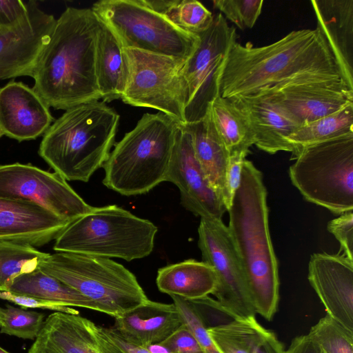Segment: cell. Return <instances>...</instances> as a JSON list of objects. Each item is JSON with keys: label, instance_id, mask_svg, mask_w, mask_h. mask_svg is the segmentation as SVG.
I'll return each instance as SVG.
<instances>
[{"label": "cell", "instance_id": "6da1fadb", "mask_svg": "<svg viewBox=\"0 0 353 353\" xmlns=\"http://www.w3.org/2000/svg\"><path fill=\"white\" fill-rule=\"evenodd\" d=\"M339 79L338 65L322 33L317 28L303 29L261 47L233 42L219 70L217 88L219 95L231 99L290 81Z\"/></svg>", "mask_w": 353, "mask_h": 353}, {"label": "cell", "instance_id": "7a4b0ae2", "mask_svg": "<svg viewBox=\"0 0 353 353\" xmlns=\"http://www.w3.org/2000/svg\"><path fill=\"white\" fill-rule=\"evenodd\" d=\"M101 21L91 8H67L56 20L32 77L49 107L67 110L101 99L96 48Z\"/></svg>", "mask_w": 353, "mask_h": 353}, {"label": "cell", "instance_id": "3957f363", "mask_svg": "<svg viewBox=\"0 0 353 353\" xmlns=\"http://www.w3.org/2000/svg\"><path fill=\"white\" fill-rule=\"evenodd\" d=\"M228 212V228L253 307L256 314L271 321L279 301L278 261L270 234L263 174L250 161H243L241 183Z\"/></svg>", "mask_w": 353, "mask_h": 353}, {"label": "cell", "instance_id": "277c9868", "mask_svg": "<svg viewBox=\"0 0 353 353\" xmlns=\"http://www.w3.org/2000/svg\"><path fill=\"white\" fill-rule=\"evenodd\" d=\"M119 118L99 100L70 108L43 134L39 154L66 181L88 182L108 158Z\"/></svg>", "mask_w": 353, "mask_h": 353}, {"label": "cell", "instance_id": "5b68a950", "mask_svg": "<svg viewBox=\"0 0 353 353\" xmlns=\"http://www.w3.org/2000/svg\"><path fill=\"white\" fill-rule=\"evenodd\" d=\"M179 125L161 112L144 114L110 152L103 167V185L134 196L165 181Z\"/></svg>", "mask_w": 353, "mask_h": 353}, {"label": "cell", "instance_id": "8992f818", "mask_svg": "<svg viewBox=\"0 0 353 353\" xmlns=\"http://www.w3.org/2000/svg\"><path fill=\"white\" fill-rule=\"evenodd\" d=\"M157 232L150 221L116 205L92 207L64 229L53 249L131 261L151 254Z\"/></svg>", "mask_w": 353, "mask_h": 353}, {"label": "cell", "instance_id": "52a82bcc", "mask_svg": "<svg viewBox=\"0 0 353 353\" xmlns=\"http://www.w3.org/2000/svg\"><path fill=\"white\" fill-rule=\"evenodd\" d=\"M38 268L94 301L114 318L148 298L136 276L111 259L68 252L48 254Z\"/></svg>", "mask_w": 353, "mask_h": 353}, {"label": "cell", "instance_id": "ba28073f", "mask_svg": "<svg viewBox=\"0 0 353 353\" xmlns=\"http://www.w3.org/2000/svg\"><path fill=\"white\" fill-rule=\"evenodd\" d=\"M289 168L307 201L335 214L353 210V133L303 148Z\"/></svg>", "mask_w": 353, "mask_h": 353}, {"label": "cell", "instance_id": "9c48e42d", "mask_svg": "<svg viewBox=\"0 0 353 353\" xmlns=\"http://www.w3.org/2000/svg\"><path fill=\"white\" fill-rule=\"evenodd\" d=\"M91 9L125 48L186 61L199 43L198 35L176 27L143 0H102Z\"/></svg>", "mask_w": 353, "mask_h": 353}, {"label": "cell", "instance_id": "30bf717a", "mask_svg": "<svg viewBox=\"0 0 353 353\" xmlns=\"http://www.w3.org/2000/svg\"><path fill=\"white\" fill-rule=\"evenodd\" d=\"M123 52L127 70L123 102L157 110L185 125V61L134 48H123Z\"/></svg>", "mask_w": 353, "mask_h": 353}, {"label": "cell", "instance_id": "8fae6325", "mask_svg": "<svg viewBox=\"0 0 353 353\" xmlns=\"http://www.w3.org/2000/svg\"><path fill=\"white\" fill-rule=\"evenodd\" d=\"M198 234L203 261L217 276L212 293L216 301L235 319L255 316L244 270L228 226L222 219L201 218Z\"/></svg>", "mask_w": 353, "mask_h": 353}, {"label": "cell", "instance_id": "7c38bea8", "mask_svg": "<svg viewBox=\"0 0 353 353\" xmlns=\"http://www.w3.org/2000/svg\"><path fill=\"white\" fill-rule=\"evenodd\" d=\"M199 45L185 61L183 73L188 86L185 124L202 119L210 103L217 96V77L231 44L236 41V28L220 12L210 28L197 34Z\"/></svg>", "mask_w": 353, "mask_h": 353}, {"label": "cell", "instance_id": "4fadbf2b", "mask_svg": "<svg viewBox=\"0 0 353 353\" xmlns=\"http://www.w3.org/2000/svg\"><path fill=\"white\" fill-rule=\"evenodd\" d=\"M0 198L32 202L70 223L92 207L57 173L19 163L0 165Z\"/></svg>", "mask_w": 353, "mask_h": 353}, {"label": "cell", "instance_id": "5bb4252c", "mask_svg": "<svg viewBox=\"0 0 353 353\" xmlns=\"http://www.w3.org/2000/svg\"><path fill=\"white\" fill-rule=\"evenodd\" d=\"M303 125L353 104V89L342 79L290 81L262 90Z\"/></svg>", "mask_w": 353, "mask_h": 353}, {"label": "cell", "instance_id": "9a60e30c", "mask_svg": "<svg viewBox=\"0 0 353 353\" xmlns=\"http://www.w3.org/2000/svg\"><path fill=\"white\" fill-rule=\"evenodd\" d=\"M26 17L17 26L0 30V79L32 77L56 23L53 15L29 1Z\"/></svg>", "mask_w": 353, "mask_h": 353}, {"label": "cell", "instance_id": "2e32d148", "mask_svg": "<svg viewBox=\"0 0 353 353\" xmlns=\"http://www.w3.org/2000/svg\"><path fill=\"white\" fill-rule=\"evenodd\" d=\"M165 181L179 188L181 205L196 216L222 219L227 211L195 158L191 136L184 125L179 124L176 130Z\"/></svg>", "mask_w": 353, "mask_h": 353}, {"label": "cell", "instance_id": "e0dca14e", "mask_svg": "<svg viewBox=\"0 0 353 353\" xmlns=\"http://www.w3.org/2000/svg\"><path fill=\"white\" fill-rule=\"evenodd\" d=\"M28 353H125L79 314L54 312L44 321Z\"/></svg>", "mask_w": 353, "mask_h": 353}, {"label": "cell", "instance_id": "ac0fdd59", "mask_svg": "<svg viewBox=\"0 0 353 353\" xmlns=\"http://www.w3.org/2000/svg\"><path fill=\"white\" fill-rule=\"evenodd\" d=\"M308 281L327 314L353 332V261L343 254L314 253Z\"/></svg>", "mask_w": 353, "mask_h": 353}, {"label": "cell", "instance_id": "d6986e66", "mask_svg": "<svg viewBox=\"0 0 353 353\" xmlns=\"http://www.w3.org/2000/svg\"><path fill=\"white\" fill-rule=\"evenodd\" d=\"M50 107L22 82L0 88V128L3 135L19 141L44 134L53 123Z\"/></svg>", "mask_w": 353, "mask_h": 353}, {"label": "cell", "instance_id": "ffe728a7", "mask_svg": "<svg viewBox=\"0 0 353 353\" xmlns=\"http://www.w3.org/2000/svg\"><path fill=\"white\" fill-rule=\"evenodd\" d=\"M70 223L32 202L0 198V241L41 246L55 240Z\"/></svg>", "mask_w": 353, "mask_h": 353}, {"label": "cell", "instance_id": "44dd1931", "mask_svg": "<svg viewBox=\"0 0 353 353\" xmlns=\"http://www.w3.org/2000/svg\"><path fill=\"white\" fill-rule=\"evenodd\" d=\"M230 99L246 115L259 149L271 154L292 153L286 139L300 125L283 108L263 92Z\"/></svg>", "mask_w": 353, "mask_h": 353}, {"label": "cell", "instance_id": "7402d4cb", "mask_svg": "<svg viewBox=\"0 0 353 353\" xmlns=\"http://www.w3.org/2000/svg\"><path fill=\"white\" fill-rule=\"evenodd\" d=\"M322 33L333 54L340 74L353 89V0L311 1Z\"/></svg>", "mask_w": 353, "mask_h": 353}, {"label": "cell", "instance_id": "603a6c76", "mask_svg": "<svg viewBox=\"0 0 353 353\" xmlns=\"http://www.w3.org/2000/svg\"><path fill=\"white\" fill-rule=\"evenodd\" d=\"M114 319L113 327L122 336L145 348L162 342L183 325L173 303L168 304L149 299Z\"/></svg>", "mask_w": 353, "mask_h": 353}, {"label": "cell", "instance_id": "cb8c5ba5", "mask_svg": "<svg viewBox=\"0 0 353 353\" xmlns=\"http://www.w3.org/2000/svg\"><path fill=\"white\" fill-rule=\"evenodd\" d=\"M156 283L159 290L170 296L195 300L214 292L217 276L204 261L188 259L158 270Z\"/></svg>", "mask_w": 353, "mask_h": 353}, {"label": "cell", "instance_id": "d4e9b609", "mask_svg": "<svg viewBox=\"0 0 353 353\" xmlns=\"http://www.w3.org/2000/svg\"><path fill=\"white\" fill-rule=\"evenodd\" d=\"M184 125L191 136L196 159L210 185L222 200L228 151L218 137L208 112L202 119Z\"/></svg>", "mask_w": 353, "mask_h": 353}, {"label": "cell", "instance_id": "484cf974", "mask_svg": "<svg viewBox=\"0 0 353 353\" xmlns=\"http://www.w3.org/2000/svg\"><path fill=\"white\" fill-rule=\"evenodd\" d=\"M96 74L102 101L121 98L127 75L123 47L101 21L97 41Z\"/></svg>", "mask_w": 353, "mask_h": 353}, {"label": "cell", "instance_id": "4316f807", "mask_svg": "<svg viewBox=\"0 0 353 353\" xmlns=\"http://www.w3.org/2000/svg\"><path fill=\"white\" fill-rule=\"evenodd\" d=\"M7 291L45 300L61 306L79 307L101 312L99 307L94 301L39 268L17 276Z\"/></svg>", "mask_w": 353, "mask_h": 353}, {"label": "cell", "instance_id": "83f0119b", "mask_svg": "<svg viewBox=\"0 0 353 353\" xmlns=\"http://www.w3.org/2000/svg\"><path fill=\"white\" fill-rule=\"evenodd\" d=\"M208 112L229 154L235 150H249L254 144L248 119L232 100L217 95L210 103Z\"/></svg>", "mask_w": 353, "mask_h": 353}, {"label": "cell", "instance_id": "f1b7e54d", "mask_svg": "<svg viewBox=\"0 0 353 353\" xmlns=\"http://www.w3.org/2000/svg\"><path fill=\"white\" fill-rule=\"evenodd\" d=\"M269 331L256 321L255 316L234 319L208 328L220 353H254Z\"/></svg>", "mask_w": 353, "mask_h": 353}, {"label": "cell", "instance_id": "f546056e", "mask_svg": "<svg viewBox=\"0 0 353 353\" xmlns=\"http://www.w3.org/2000/svg\"><path fill=\"white\" fill-rule=\"evenodd\" d=\"M353 133V104L301 125L287 139L292 149V159L304 148Z\"/></svg>", "mask_w": 353, "mask_h": 353}, {"label": "cell", "instance_id": "4dcf8cb0", "mask_svg": "<svg viewBox=\"0 0 353 353\" xmlns=\"http://www.w3.org/2000/svg\"><path fill=\"white\" fill-rule=\"evenodd\" d=\"M143 1L176 27L194 34L208 30L214 20L212 13L196 0Z\"/></svg>", "mask_w": 353, "mask_h": 353}, {"label": "cell", "instance_id": "1f68e13d", "mask_svg": "<svg viewBox=\"0 0 353 353\" xmlns=\"http://www.w3.org/2000/svg\"><path fill=\"white\" fill-rule=\"evenodd\" d=\"M48 254L30 245L0 241V291H7L19 275L37 269Z\"/></svg>", "mask_w": 353, "mask_h": 353}, {"label": "cell", "instance_id": "d6a6232c", "mask_svg": "<svg viewBox=\"0 0 353 353\" xmlns=\"http://www.w3.org/2000/svg\"><path fill=\"white\" fill-rule=\"evenodd\" d=\"M323 353H353V332L326 314L307 334Z\"/></svg>", "mask_w": 353, "mask_h": 353}, {"label": "cell", "instance_id": "836d02e7", "mask_svg": "<svg viewBox=\"0 0 353 353\" xmlns=\"http://www.w3.org/2000/svg\"><path fill=\"white\" fill-rule=\"evenodd\" d=\"M44 314L7 305L1 333L25 339H34L44 323Z\"/></svg>", "mask_w": 353, "mask_h": 353}, {"label": "cell", "instance_id": "e575fe53", "mask_svg": "<svg viewBox=\"0 0 353 353\" xmlns=\"http://www.w3.org/2000/svg\"><path fill=\"white\" fill-rule=\"evenodd\" d=\"M214 6L239 29L252 28L259 17L262 0H215Z\"/></svg>", "mask_w": 353, "mask_h": 353}, {"label": "cell", "instance_id": "d590c367", "mask_svg": "<svg viewBox=\"0 0 353 353\" xmlns=\"http://www.w3.org/2000/svg\"><path fill=\"white\" fill-rule=\"evenodd\" d=\"M185 324L192 332L204 353H220L201 319L188 300L170 296Z\"/></svg>", "mask_w": 353, "mask_h": 353}, {"label": "cell", "instance_id": "8d00e7d4", "mask_svg": "<svg viewBox=\"0 0 353 353\" xmlns=\"http://www.w3.org/2000/svg\"><path fill=\"white\" fill-rule=\"evenodd\" d=\"M249 150H235L230 152L222 192V201L228 211L239 187L243 161Z\"/></svg>", "mask_w": 353, "mask_h": 353}, {"label": "cell", "instance_id": "74e56055", "mask_svg": "<svg viewBox=\"0 0 353 353\" xmlns=\"http://www.w3.org/2000/svg\"><path fill=\"white\" fill-rule=\"evenodd\" d=\"M327 230L339 241L343 254L353 261V212H345L328 222Z\"/></svg>", "mask_w": 353, "mask_h": 353}, {"label": "cell", "instance_id": "f35d334b", "mask_svg": "<svg viewBox=\"0 0 353 353\" xmlns=\"http://www.w3.org/2000/svg\"><path fill=\"white\" fill-rule=\"evenodd\" d=\"M161 343L172 353H204L192 332L183 323Z\"/></svg>", "mask_w": 353, "mask_h": 353}, {"label": "cell", "instance_id": "ab89813d", "mask_svg": "<svg viewBox=\"0 0 353 353\" xmlns=\"http://www.w3.org/2000/svg\"><path fill=\"white\" fill-rule=\"evenodd\" d=\"M0 299L10 301L21 306L23 309L41 308L70 314H79V312L70 307L61 306L54 303L34 297L14 294L8 291H0Z\"/></svg>", "mask_w": 353, "mask_h": 353}, {"label": "cell", "instance_id": "60d3db41", "mask_svg": "<svg viewBox=\"0 0 353 353\" xmlns=\"http://www.w3.org/2000/svg\"><path fill=\"white\" fill-rule=\"evenodd\" d=\"M27 3L19 0H0V30L19 24L27 15Z\"/></svg>", "mask_w": 353, "mask_h": 353}, {"label": "cell", "instance_id": "b9f144b4", "mask_svg": "<svg viewBox=\"0 0 353 353\" xmlns=\"http://www.w3.org/2000/svg\"><path fill=\"white\" fill-rule=\"evenodd\" d=\"M102 332L125 353H150L146 348L132 343L122 336L113 327H101Z\"/></svg>", "mask_w": 353, "mask_h": 353}, {"label": "cell", "instance_id": "7bdbcfd3", "mask_svg": "<svg viewBox=\"0 0 353 353\" xmlns=\"http://www.w3.org/2000/svg\"><path fill=\"white\" fill-rule=\"evenodd\" d=\"M286 353H323L318 344L310 337L304 334L295 337L291 342Z\"/></svg>", "mask_w": 353, "mask_h": 353}, {"label": "cell", "instance_id": "ee69618b", "mask_svg": "<svg viewBox=\"0 0 353 353\" xmlns=\"http://www.w3.org/2000/svg\"><path fill=\"white\" fill-rule=\"evenodd\" d=\"M254 353H286L283 345L276 335L269 331L267 336L259 343Z\"/></svg>", "mask_w": 353, "mask_h": 353}, {"label": "cell", "instance_id": "f6af8a7d", "mask_svg": "<svg viewBox=\"0 0 353 353\" xmlns=\"http://www.w3.org/2000/svg\"><path fill=\"white\" fill-rule=\"evenodd\" d=\"M145 348L150 353H172L165 345L161 343L150 344Z\"/></svg>", "mask_w": 353, "mask_h": 353}, {"label": "cell", "instance_id": "bcb514c9", "mask_svg": "<svg viewBox=\"0 0 353 353\" xmlns=\"http://www.w3.org/2000/svg\"><path fill=\"white\" fill-rule=\"evenodd\" d=\"M5 314V309L0 307V327L3 323Z\"/></svg>", "mask_w": 353, "mask_h": 353}, {"label": "cell", "instance_id": "7dc6e473", "mask_svg": "<svg viewBox=\"0 0 353 353\" xmlns=\"http://www.w3.org/2000/svg\"><path fill=\"white\" fill-rule=\"evenodd\" d=\"M0 353H10L0 347Z\"/></svg>", "mask_w": 353, "mask_h": 353}, {"label": "cell", "instance_id": "c3c4849f", "mask_svg": "<svg viewBox=\"0 0 353 353\" xmlns=\"http://www.w3.org/2000/svg\"><path fill=\"white\" fill-rule=\"evenodd\" d=\"M3 135V132L0 128V138Z\"/></svg>", "mask_w": 353, "mask_h": 353}]
</instances>
